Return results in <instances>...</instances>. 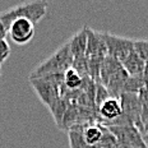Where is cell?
Returning <instances> with one entry per match:
<instances>
[{
    "mask_svg": "<svg viewBox=\"0 0 148 148\" xmlns=\"http://www.w3.org/2000/svg\"><path fill=\"white\" fill-rule=\"evenodd\" d=\"M72 66H73V56L69 49V42H65L51 56H49L47 59L41 61L32 70V73L29 74V79H36L47 75H61Z\"/></svg>",
    "mask_w": 148,
    "mask_h": 148,
    "instance_id": "6da1fadb",
    "label": "cell"
},
{
    "mask_svg": "<svg viewBox=\"0 0 148 148\" xmlns=\"http://www.w3.org/2000/svg\"><path fill=\"white\" fill-rule=\"evenodd\" d=\"M49 3L45 0H38V1H27L18 4L13 8H9L7 10L0 13V19L5 24V27L10 26L12 22L15 19H27L33 24L42 19L47 13Z\"/></svg>",
    "mask_w": 148,
    "mask_h": 148,
    "instance_id": "7a4b0ae2",
    "label": "cell"
},
{
    "mask_svg": "<svg viewBox=\"0 0 148 148\" xmlns=\"http://www.w3.org/2000/svg\"><path fill=\"white\" fill-rule=\"evenodd\" d=\"M64 74L61 75H47L41 78L29 79L31 86L36 91L37 96L49 109H51L59 100L63 98Z\"/></svg>",
    "mask_w": 148,
    "mask_h": 148,
    "instance_id": "3957f363",
    "label": "cell"
},
{
    "mask_svg": "<svg viewBox=\"0 0 148 148\" xmlns=\"http://www.w3.org/2000/svg\"><path fill=\"white\" fill-rule=\"evenodd\" d=\"M102 35L105 44H106L107 55L120 63H123L129 56V54L134 51V40L116 36L109 32H103Z\"/></svg>",
    "mask_w": 148,
    "mask_h": 148,
    "instance_id": "277c9868",
    "label": "cell"
},
{
    "mask_svg": "<svg viewBox=\"0 0 148 148\" xmlns=\"http://www.w3.org/2000/svg\"><path fill=\"white\" fill-rule=\"evenodd\" d=\"M106 128L109 129V132L115 137V139L120 144H124V146L132 148H147L140 132L133 124L106 126Z\"/></svg>",
    "mask_w": 148,
    "mask_h": 148,
    "instance_id": "5b68a950",
    "label": "cell"
},
{
    "mask_svg": "<svg viewBox=\"0 0 148 148\" xmlns=\"http://www.w3.org/2000/svg\"><path fill=\"white\" fill-rule=\"evenodd\" d=\"M100 123L103 126H109L115 123L123 115V107L120 97L110 96L96 109Z\"/></svg>",
    "mask_w": 148,
    "mask_h": 148,
    "instance_id": "8992f818",
    "label": "cell"
},
{
    "mask_svg": "<svg viewBox=\"0 0 148 148\" xmlns=\"http://www.w3.org/2000/svg\"><path fill=\"white\" fill-rule=\"evenodd\" d=\"M35 24L27 19H15L8 27V35L17 45H27L35 37Z\"/></svg>",
    "mask_w": 148,
    "mask_h": 148,
    "instance_id": "52a82bcc",
    "label": "cell"
},
{
    "mask_svg": "<svg viewBox=\"0 0 148 148\" xmlns=\"http://www.w3.org/2000/svg\"><path fill=\"white\" fill-rule=\"evenodd\" d=\"M78 129L82 135V139L87 146H96V144L103 138L106 133V126H103L101 123H91L81 126H74Z\"/></svg>",
    "mask_w": 148,
    "mask_h": 148,
    "instance_id": "ba28073f",
    "label": "cell"
},
{
    "mask_svg": "<svg viewBox=\"0 0 148 148\" xmlns=\"http://www.w3.org/2000/svg\"><path fill=\"white\" fill-rule=\"evenodd\" d=\"M125 72L129 74V77H142L146 69V63L139 58V55L135 51L130 52L129 56L121 63Z\"/></svg>",
    "mask_w": 148,
    "mask_h": 148,
    "instance_id": "9c48e42d",
    "label": "cell"
},
{
    "mask_svg": "<svg viewBox=\"0 0 148 148\" xmlns=\"http://www.w3.org/2000/svg\"><path fill=\"white\" fill-rule=\"evenodd\" d=\"M84 77H82L74 68H70L64 73V87H65V89H70V91H78L84 83Z\"/></svg>",
    "mask_w": 148,
    "mask_h": 148,
    "instance_id": "30bf717a",
    "label": "cell"
},
{
    "mask_svg": "<svg viewBox=\"0 0 148 148\" xmlns=\"http://www.w3.org/2000/svg\"><path fill=\"white\" fill-rule=\"evenodd\" d=\"M134 51L144 63H148V40H134Z\"/></svg>",
    "mask_w": 148,
    "mask_h": 148,
    "instance_id": "8fae6325",
    "label": "cell"
},
{
    "mask_svg": "<svg viewBox=\"0 0 148 148\" xmlns=\"http://www.w3.org/2000/svg\"><path fill=\"white\" fill-rule=\"evenodd\" d=\"M10 45L7 41V38L0 40V65H3L8 60V58L10 56Z\"/></svg>",
    "mask_w": 148,
    "mask_h": 148,
    "instance_id": "7c38bea8",
    "label": "cell"
},
{
    "mask_svg": "<svg viewBox=\"0 0 148 148\" xmlns=\"http://www.w3.org/2000/svg\"><path fill=\"white\" fill-rule=\"evenodd\" d=\"M8 36V28L5 27V24L3 23V21L0 19V40L7 38Z\"/></svg>",
    "mask_w": 148,
    "mask_h": 148,
    "instance_id": "4fadbf2b",
    "label": "cell"
},
{
    "mask_svg": "<svg viewBox=\"0 0 148 148\" xmlns=\"http://www.w3.org/2000/svg\"><path fill=\"white\" fill-rule=\"evenodd\" d=\"M140 134H142V138H143V140H144V144H146V147L148 148V128L146 130L142 132Z\"/></svg>",
    "mask_w": 148,
    "mask_h": 148,
    "instance_id": "5bb4252c",
    "label": "cell"
},
{
    "mask_svg": "<svg viewBox=\"0 0 148 148\" xmlns=\"http://www.w3.org/2000/svg\"><path fill=\"white\" fill-rule=\"evenodd\" d=\"M115 148H132V147H128V146H124V144H120L119 142L116 143V146H115Z\"/></svg>",
    "mask_w": 148,
    "mask_h": 148,
    "instance_id": "9a60e30c",
    "label": "cell"
},
{
    "mask_svg": "<svg viewBox=\"0 0 148 148\" xmlns=\"http://www.w3.org/2000/svg\"><path fill=\"white\" fill-rule=\"evenodd\" d=\"M146 101H147V103H148V91H147V87H146Z\"/></svg>",
    "mask_w": 148,
    "mask_h": 148,
    "instance_id": "2e32d148",
    "label": "cell"
},
{
    "mask_svg": "<svg viewBox=\"0 0 148 148\" xmlns=\"http://www.w3.org/2000/svg\"><path fill=\"white\" fill-rule=\"evenodd\" d=\"M0 78H1V65H0Z\"/></svg>",
    "mask_w": 148,
    "mask_h": 148,
    "instance_id": "e0dca14e",
    "label": "cell"
},
{
    "mask_svg": "<svg viewBox=\"0 0 148 148\" xmlns=\"http://www.w3.org/2000/svg\"><path fill=\"white\" fill-rule=\"evenodd\" d=\"M147 91H148V84H147Z\"/></svg>",
    "mask_w": 148,
    "mask_h": 148,
    "instance_id": "ac0fdd59",
    "label": "cell"
}]
</instances>
